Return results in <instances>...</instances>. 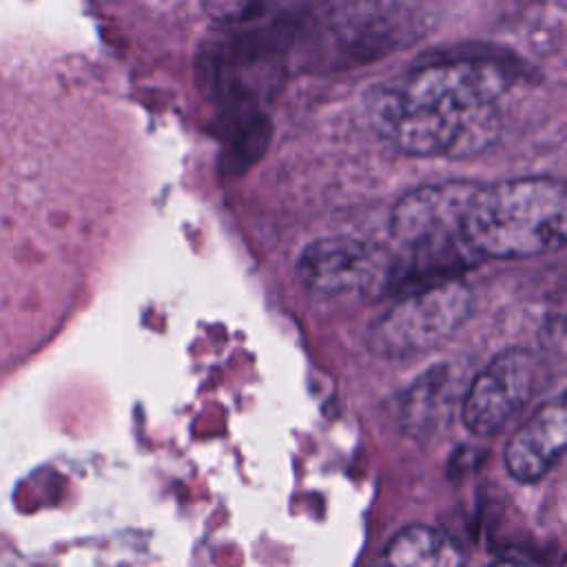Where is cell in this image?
I'll return each mask as SVG.
<instances>
[{"label": "cell", "mask_w": 567, "mask_h": 567, "mask_svg": "<svg viewBox=\"0 0 567 567\" xmlns=\"http://www.w3.org/2000/svg\"><path fill=\"white\" fill-rule=\"evenodd\" d=\"M390 235L421 270L450 277L487 257L556 252L567 246V179L425 184L394 204Z\"/></svg>", "instance_id": "1"}, {"label": "cell", "mask_w": 567, "mask_h": 567, "mask_svg": "<svg viewBox=\"0 0 567 567\" xmlns=\"http://www.w3.org/2000/svg\"><path fill=\"white\" fill-rule=\"evenodd\" d=\"M505 89L496 62L450 58L377 84L365 104L374 131L399 153L461 159L498 140Z\"/></svg>", "instance_id": "2"}, {"label": "cell", "mask_w": 567, "mask_h": 567, "mask_svg": "<svg viewBox=\"0 0 567 567\" xmlns=\"http://www.w3.org/2000/svg\"><path fill=\"white\" fill-rule=\"evenodd\" d=\"M470 312L472 290L456 277L439 279L399 297L370 326L368 341L383 357H416L447 341Z\"/></svg>", "instance_id": "3"}, {"label": "cell", "mask_w": 567, "mask_h": 567, "mask_svg": "<svg viewBox=\"0 0 567 567\" xmlns=\"http://www.w3.org/2000/svg\"><path fill=\"white\" fill-rule=\"evenodd\" d=\"M301 284L321 297H372L396 277L392 255L357 237H323L303 248L297 261Z\"/></svg>", "instance_id": "4"}, {"label": "cell", "mask_w": 567, "mask_h": 567, "mask_svg": "<svg viewBox=\"0 0 567 567\" xmlns=\"http://www.w3.org/2000/svg\"><path fill=\"white\" fill-rule=\"evenodd\" d=\"M538 361L525 348L498 352L470 383L463 399V423L476 436L501 432L534 394Z\"/></svg>", "instance_id": "5"}, {"label": "cell", "mask_w": 567, "mask_h": 567, "mask_svg": "<svg viewBox=\"0 0 567 567\" xmlns=\"http://www.w3.org/2000/svg\"><path fill=\"white\" fill-rule=\"evenodd\" d=\"M567 452V392L545 401L505 445V467L518 483L540 481Z\"/></svg>", "instance_id": "6"}, {"label": "cell", "mask_w": 567, "mask_h": 567, "mask_svg": "<svg viewBox=\"0 0 567 567\" xmlns=\"http://www.w3.org/2000/svg\"><path fill=\"white\" fill-rule=\"evenodd\" d=\"M463 549L445 532L414 523L399 529L374 558L372 567H461Z\"/></svg>", "instance_id": "7"}, {"label": "cell", "mask_w": 567, "mask_h": 567, "mask_svg": "<svg viewBox=\"0 0 567 567\" xmlns=\"http://www.w3.org/2000/svg\"><path fill=\"white\" fill-rule=\"evenodd\" d=\"M547 332H549V339L567 354V317L551 321L547 326Z\"/></svg>", "instance_id": "8"}, {"label": "cell", "mask_w": 567, "mask_h": 567, "mask_svg": "<svg viewBox=\"0 0 567 567\" xmlns=\"http://www.w3.org/2000/svg\"><path fill=\"white\" fill-rule=\"evenodd\" d=\"M489 567H534V565H529L525 560H518V558H501V560L492 563Z\"/></svg>", "instance_id": "9"}, {"label": "cell", "mask_w": 567, "mask_h": 567, "mask_svg": "<svg viewBox=\"0 0 567 567\" xmlns=\"http://www.w3.org/2000/svg\"><path fill=\"white\" fill-rule=\"evenodd\" d=\"M560 567H567V556L563 558V565H560Z\"/></svg>", "instance_id": "10"}]
</instances>
